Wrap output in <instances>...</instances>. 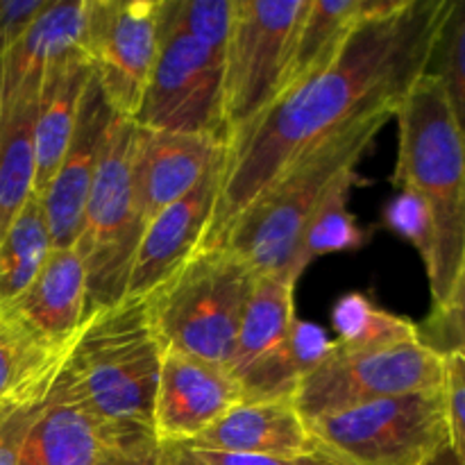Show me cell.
<instances>
[{"instance_id":"26","label":"cell","mask_w":465,"mask_h":465,"mask_svg":"<svg viewBox=\"0 0 465 465\" xmlns=\"http://www.w3.org/2000/svg\"><path fill=\"white\" fill-rule=\"evenodd\" d=\"M36 98L18 104L0 134V243L35 195Z\"/></svg>"},{"instance_id":"10","label":"cell","mask_w":465,"mask_h":465,"mask_svg":"<svg viewBox=\"0 0 465 465\" xmlns=\"http://www.w3.org/2000/svg\"><path fill=\"white\" fill-rule=\"evenodd\" d=\"M443 386L445 357L420 341L375 352H339L334 348L300 381L293 404L309 422L377 400Z\"/></svg>"},{"instance_id":"22","label":"cell","mask_w":465,"mask_h":465,"mask_svg":"<svg viewBox=\"0 0 465 465\" xmlns=\"http://www.w3.org/2000/svg\"><path fill=\"white\" fill-rule=\"evenodd\" d=\"M295 286L298 282L284 275H257L241 316L232 354V375L248 371L257 359L271 352L298 321L295 316Z\"/></svg>"},{"instance_id":"21","label":"cell","mask_w":465,"mask_h":465,"mask_svg":"<svg viewBox=\"0 0 465 465\" xmlns=\"http://www.w3.org/2000/svg\"><path fill=\"white\" fill-rule=\"evenodd\" d=\"M334 350L321 325L312 321H295L289 334L248 371L236 375L241 393L248 402L259 400H293L300 381Z\"/></svg>"},{"instance_id":"32","label":"cell","mask_w":465,"mask_h":465,"mask_svg":"<svg viewBox=\"0 0 465 465\" xmlns=\"http://www.w3.org/2000/svg\"><path fill=\"white\" fill-rule=\"evenodd\" d=\"M418 341L439 354H461L465 359V266L452 295L418 325Z\"/></svg>"},{"instance_id":"12","label":"cell","mask_w":465,"mask_h":465,"mask_svg":"<svg viewBox=\"0 0 465 465\" xmlns=\"http://www.w3.org/2000/svg\"><path fill=\"white\" fill-rule=\"evenodd\" d=\"M243 402L230 368L163 350L153 407V431L159 445H189Z\"/></svg>"},{"instance_id":"17","label":"cell","mask_w":465,"mask_h":465,"mask_svg":"<svg viewBox=\"0 0 465 465\" xmlns=\"http://www.w3.org/2000/svg\"><path fill=\"white\" fill-rule=\"evenodd\" d=\"M5 309L45 343L66 352L91 313L86 268L75 245L50 250L25 293Z\"/></svg>"},{"instance_id":"36","label":"cell","mask_w":465,"mask_h":465,"mask_svg":"<svg viewBox=\"0 0 465 465\" xmlns=\"http://www.w3.org/2000/svg\"><path fill=\"white\" fill-rule=\"evenodd\" d=\"M98 465H162V448L154 439L103 445Z\"/></svg>"},{"instance_id":"23","label":"cell","mask_w":465,"mask_h":465,"mask_svg":"<svg viewBox=\"0 0 465 465\" xmlns=\"http://www.w3.org/2000/svg\"><path fill=\"white\" fill-rule=\"evenodd\" d=\"M366 5L368 0H307L291 45L280 95L321 71L334 57L354 23L366 12Z\"/></svg>"},{"instance_id":"37","label":"cell","mask_w":465,"mask_h":465,"mask_svg":"<svg viewBox=\"0 0 465 465\" xmlns=\"http://www.w3.org/2000/svg\"><path fill=\"white\" fill-rule=\"evenodd\" d=\"M184 448V445H182ZM189 450L203 465H295V461L275 457H259V454H239V452H216V450Z\"/></svg>"},{"instance_id":"28","label":"cell","mask_w":465,"mask_h":465,"mask_svg":"<svg viewBox=\"0 0 465 465\" xmlns=\"http://www.w3.org/2000/svg\"><path fill=\"white\" fill-rule=\"evenodd\" d=\"M50 250L53 241L45 225L44 207L35 193L0 243V309L9 307L25 293Z\"/></svg>"},{"instance_id":"41","label":"cell","mask_w":465,"mask_h":465,"mask_svg":"<svg viewBox=\"0 0 465 465\" xmlns=\"http://www.w3.org/2000/svg\"><path fill=\"white\" fill-rule=\"evenodd\" d=\"M7 413H9V411H0V420H3V418L7 416Z\"/></svg>"},{"instance_id":"4","label":"cell","mask_w":465,"mask_h":465,"mask_svg":"<svg viewBox=\"0 0 465 465\" xmlns=\"http://www.w3.org/2000/svg\"><path fill=\"white\" fill-rule=\"evenodd\" d=\"M391 118L389 114L361 118L293 159L234 218L221 248L248 263L254 275L289 277L304 227L327 191L359 166Z\"/></svg>"},{"instance_id":"11","label":"cell","mask_w":465,"mask_h":465,"mask_svg":"<svg viewBox=\"0 0 465 465\" xmlns=\"http://www.w3.org/2000/svg\"><path fill=\"white\" fill-rule=\"evenodd\" d=\"M163 0H94L86 59L114 114L134 121L162 44Z\"/></svg>"},{"instance_id":"34","label":"cell","mask_w":465,"mask_h":465,"mask_svg":"<svg viewBox=\"0 0 465 465\" xmlns=\"http://www.w3.org/2000/svg\"><path fill=\"white\" fill-rule=\"evenodd\" d=\"M48 5L50 0H0V59L21 44Z\"/></svg>"},{"instance_id":"18","label":"cell","mask_w":465,"mask_h":465,"mask_svg":"<svg viewBox=\"0 0 465 465\" xmlns=\"http://www.w3.org/2000/svg\"><path fill=\"white\" fill-rule=\"evenodd\" d=\"M184 448L298 461L313 454V440L293 400H243Z\"/></svg>"},{"instance_id":"2","label":"cell","mask_w":465,"mask_h":465,"mask_svg":"<svg viewBox=\"0 0 465 465\" xmlns=\"http://www.w3.org/2000/svg\"><path fill=\"white\" fill-rule=\"evenodd\" d=\"M162 357L148 300L123 298L98 307L64 354L45 402L80 409L98 427L103 445L154 439Z\"/></svg>"},{"instance_id":"15","label":"cell","mask_w":465,"mask_h":465,"mask_svg":"<svg viewBox=\"0 0 465 465\" xmlns=\"http://www.w3.org/2000/svg\"><path fill=\"white\" fill-rule=\"evenodd\" d=\"M94 0H50L21 44L0 59L3 123L18 104L39 98L45 73L62 59L84 54Z\"/></svg>"},{"instance_id":"38","label":"cell","mask_w":465,"mask_h":465,"mask_svg":"<svg viewBox=\"0 0 465 465\" xmlns=\"http://www.w3.org/2000/svg\"><path fill=\"white\" fill-rule=\"evenodd\" d=\"M162 448V465H203L182 445H159Z\"/></svg>"},{"instance_id":"14","label":"cell","mask_w":465,"mask_h":465,"mask_svg":"<svg viewBox=\"0 0 465 465\" xmlns=\"http://www.w3.org/2000/svg\"><path fill=\"white\" fill-rule=\"evenodd\" d=\"M112 116V107L104 100L103 89L94 75V82L89 84L84 103H82L75 134L68 143L57 173L39 195L53 248H71L77 243L86 200H89L100 157L107 143Z\"/></svg>"},{"instance_id":"27","label":"cell","mask_w":465,"mask_h":465,"mask_svg":"<svg viewBox=\"0 0 465 465\" xmlns=\"http://www.w3.org/2000/svg\"><path fill=\"white\" fill-rule=\"evenodd\" d=\"M331 327L339 352H375L418 341L416 322L380 309L363 293H348L336 300Z\"/></svg>"},{"instance_id":"39","label":"cell","mask_w":465,"mask_h":465,"mask_svg":"<svg viewBox=\"0 0 465 465\" xmlns=\"http://www.w3.org/2000/svg\"><path fill=\"white\" fill-rule=\"evenodd\" d=\"M430 465H465V463L461 461V459L457 457V454L452 452V450H450V448H445L443 452H440L439 457H436L434 461H431Z\"/></svg>"},{"instance_id":"30","label":"cell","mask_w":465,"mask_h":465,"mask_svg":"<svg viewBox=\"0 0 465 465\" xmlns=\"http://www.w3.org/2000/svg\"><path fill=\"white\" fill-rule=\"evenodd\" d=\"M381 223L386 230L409 241L420 254L425 271H430L436 252V227L425 200L413 191L400 189L381 209Z\"/></svg>"},{"instance_id":"16","label":"cell","mask_w":465,"mask_h":465,"mask_svg":"<svg viewBox=\"0 0 465 465\" xmlns=\"http://www.w3.org/2000/svg\"><path fill=\"white\" fill-rule=\"evenodd\" d=\"M225 150V139L191 132H157L136 125L134 191L143 230L159 212L189 193Z\"/></svg>"},{"instance_id":"20","label":"cell","mask_w":465,"mask_h":465,"mask_svg":"<svg viewBox=\"0 0 465 465\" xmlns=\"http://www.w3.org/2000/svg\"><path fill=\"white\" fill-rule=\"evenodd\" d=\"M64 354L16 313L0 309V411L44 404Z\"/></svg>"},{"instance_id":"31","label":"cell","mask_w":465,"mask_h":465,"mask_svg":"<svg viewBox=\"0 0 465 465\" xmlns=\"http://www.w3.org/2000/svg\"><path fill=\"white\" fill-rule=\"evenodd\" d=\"M236 0H166V12L189 35L213 48H227Z\"/></svg>"},{"instance_id":"3","label":"cell","mask_w":465,"mask_h":465,"mask_svg":"<svg viewBox=\"0 0 465 465\" xmlns=\"http://www.w3.org/2000/svg\"><path fill=\"white\" fill-rule=\"evenodd\" d=\"M398 162L393 184L420 195L436 227L427 280L431 307L450 300L465 266V139L454 123L443 82L427 71L395 112Z\"/></svg>"},{"instance_id":"40","label":"cell","mask_w":465,"mask_h":465,"mask_svg":"<svg viewBox=\"0 0 465 465\" xmlns=\"http://www.w3.org/2000/svg\"><path fill=\"white\" fill-rule=\"evenodd\" d=\"M295 465H341V463H336V461H331V459H327V457H322V454H309V457H302V459H298V461H295Z\"/></svg>"},{"instance_id":"29","label":"cell","mask_w":465,"mask_h":465,"mask_svg":"<svg viewBox=\"0 0 465 465\" xmlns=\"http://www.w3.org/2000/svg\"><path fill=\"white\" fill-rule=\"evenodd\" d=\"M430 73L443 82L450 112L465 139V0H454L431 57Z\"/></svg>"},{"instance_id":"35","label":"cell","mask_w":465,"mask_h":465,"mask_svg":"<svg viewBox=\"0 0 465 465\" xmlns=\"http://www.w3.org/2000/svg\"><path fill=\"white\" fill-rule=\"evenodd\" d=\"M41 407L44 404L14 409L0 420V465H18L23 440H25Z\"/></svg>"},{"instance_id":"33","label":"cell","mask_w":465,"mask_h":465,"mask_svg":"<svg viewBox=\"0 0 465 465\" xmlns=\"http://www.w3.org/2000/svg\"><path fill=\"white\" fill-rule=\"evenodd\" d=\"M445 402H448L450 450L465 463V359L445 354Z\"/></svg>"},{"instance_id":"7","label":"cell","mask_w":465,"mask_h":465,"mask_svg":"<svg viewBox=\"0 0 465 465\" xmlns=\"http://www.w3.org/2000/svg\"><path fill=\"white\" fill-rule=\"evenodd\" d=\"M134 141L136 123L114 114L75 243L86 268L91 312L125 298L132 263L143 236L132 173Z\"/></svg>"},{"instance_id":"9","label":"cell","mask_w":465,"mask_h":465,"mask_svg":"<svg viewBox=\"0 0 465 465\" xmlns=\"http://www.w3.org/2000/svg\"><path fill=\"white\" fill-rule=\"evenodd\" d=\"M225 50L213 48L177 25L162 9V44L134 123L143 130L216 134L223 121Z\"/></svg>"},{"instance_id":"25","label":"cell","mask_w":465,"mask_h":465,"mask_svg":"<svg viewBox=\"0 0 465 465\" xmlns=\"http://www.w3.org/2000/svg\"><path fill=\"white\" fill-rule=\"evenodd\" d=\"M357 168L341 175L334 182V186L327 191L312 221L307 223L298 252H295L293 263L289 268V277L293 282H298L316 259L327 257V254L357 252L371 241V232L363 230L348 209L350 191L357 184Z\"/></svg>"},{"instance_id":"1","label":"cell","mask_w":465,"mask_h":465,"mask_svg":"<svg viewBox=\"0 0 465 465\" xmlns=\"http://www.w3.org/2000/svg\"><path fill=\"white\" fill-rule=\"evenodd\" d=\"M454 0H368L334 57L225 139L221 191L203 250L221 248L234 218L327 136L375 114L395 116L430 71Z\"/></svg>"},{"instance_id":"13","label":"cell","mask_w":465,"mask_h":465,"mask_svg":"<svg viewBox=\"0 0 465 465\" xmlns=\"http://www.w3.org/2000/svg\"><path fill=\"white\" fill-rule=\"evenodd\" d=\"M223 163L225 150L189 193L159 212L145 225L127 280L125 298L150 295L200 252L221 191Z\"/></svg>"},{"instance_id":"24","label":"cell","mask_w":465,"mask_h":465,"mask_svg":"<svg viewBox=\"0 0 465 465\" xmlns=\"http://www.w3.org/2000/svg\"><path fill=\"white\" fill-rule=\"evenodd\" d=\"M98 427L75 407L44 402L21 448L18 465H98Z\"/></svg>"},{"instance_id":"5","label":"cell","mask_w":465,"mask_h":465,"mask_svg":"<svg viewBox=\"0 0 465 465\" xmlns=\"http://www.w3.org/2000/svg\"><path fill=\"white\" fill-rule=\"evenodd\" d=\"M254 271L230 250H203L145 295L163 350L230 368Z\"/></svg>"},{"instance_id":"19","label":"cell","mask_w":465,"mask_h":465,"mask_svg":"<svg viewBox=\"0 0 465 465\" xmlns=\"http://www.w3.org/2000/svg\"><path fill=\"white\" fill-rule=\"evenodd\" d=\"M91 82L94 68L84 54H73L57 62L41 82L35 118L36 195L44 193L66 154Z\"/></svg>"},{"instance_id":"6","label":"cell","mask_w":465,"mask_h":465,"mask_svg":"<svg viewBox=\"0 0 465 465\" xmlns=\"http://www.w3.org/2000/svg\"><path fill=\"white\" fill-rule=\"evenodd\" d=\"M307 425L313 452L341 465H430L450 448L443 389L377 400Z\"/></svg>"},{"instance_id":"8","label":"cell","mask_w":465,"mask_h":465,"mask_svg":"<svg viewBox=\"0 0 465 465\" xmlns=\"http://www.w3.org/2000/svg\"><path fill=\"white\" fill-rule=\"evenodd\" d=\"M304 7L307 0H236L223 71L225 139L280 95Z\"/></svg>"}]
</instances>
